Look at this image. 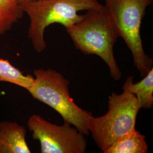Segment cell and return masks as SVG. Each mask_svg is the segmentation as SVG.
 <instances>
[{
    "label": "cell",
    "instance_id": "4",
    "mask_svg": "<svg viewBox=\"0 0 153 153\" xmlns=\"http://www.w3.org/2000/svg\"><path fill=\"white\" fill-rule=\"evenodd\" d=\"M153 0H105L104 7L118 37H121L131 51L134 65L145 76L151 69L153 60L144 51L141 26L146 8Z\"/></svg>",
    "mask_w": 153,
    "mask_h": 153
},
{
    "label": "cell",
    "instance_id": "1",
    "mask_svg": "<svg viewBox=\"0 0 153 153\" xmlns=\"http://www.w3.org/2000/svg\"><path fill=\"white\" fill-rule=\"evenodd\" d=\"M76 49L85 55H96L108 66L114 79L122 73L115 59L114 47L118 37L105 7L88 10L80 22L65 28Z\"/></svg>",
    "mask_w": 153,
    "mask_h": 153
},
{
    "label": "cell",
    "instance_id": "2",
    "mask_svg": "<svg viewBox=\"0 0 153 153\" xmlns=\"http://www.w3.org/2000/svg\"><path fill=\"white\" fill-rule=\"evenodd\" d=\"M30 19L28 37L35 50L41 53L47 47L44 31L49 25L59 23L65 27L82 21V10L99 9L104 6L98 0H35L19 3Z\"/></svg>",
    "mask_w": 153,
    "mask_h": 153
},
{
    "label": "cell",
    "instance_id": "8",
    "mask_svg": "<svg viewBox=\"0 0 153 153\" xmlns=\"http://www.w3.org/2000/svg\"><path fill=\"white\" fill-rule=\"evenodd\" d=\"M123 90L134 95L140 108H151L153 105V68L140 82L133 83V76H128Z\"/></svg>",
    "mask_w": 153,
    "mask_h": 153
},
{
    "label": "cell",
    "instance_id": "12",
    "mask_svg": "<svg viewBox=\"0 0 153 153\" xmlns=\"http://www.w3.org/2000/svg\"><path fill=\"white\" fill-rule=\"evenodd\" d=\"M35 1V0H18L19 3L24 2H27V1Z\"/></svg>",
    "mask_w": 153,
    "mask_h": 153
},
{
    "label": "cell",
    "instance_id": "7",
    "mask_svg": "<svg viewBox=\"0 0 153 153\" xmlns=\"http://www.w3.org/2000/svg\"><path fill=\"white\" fill-rule=\"evenodd\" d=\"M27 130L16 121H0V153H30Z\"/></svg>",
    "mask_w": 153,
    "mask_h": 153
},
{
    "label": "cell",
    "instance_id": "3",
    "mask_svg": "<svg viewBox=\"0 0 153 153\" xmlns=\"http://www.w3.org/2000/svg\"><path fill=\"white\" fill-rule=\"evenodd\" d=\"M34 82L28 88L33 98L55 109L66 121L85 135L89 134L88 124L92 114L77 105L71 96L70 82L53 69L33 71Z\"/></svg>",
    "mask_w": 153,
    "mask_h": 153
},
{
    "label": "cell",
    "instance_id": "11",
    "mask_svg": "<svg viewBox=\"0 0 153 153\" xmlns=\"http://www.w3.org/2000/svg\"><path fill=\"white\" fill-rule=\"evenodd\" d=\"M23 13L18 0H0V36L9 31Z\"/></svg>",
    "mask_w": 153,
    "mask_h": 153
},
{
    "label": "cell",
    "instance_id": "5",
    "mask_svg": "<svg viewBox=\"0 0 153 153\" xmlns=\"http://www.w3.org/2000/svg\"><path fill=\"white\" fill-rule=\"evenodd\" d=\"M141 109L134 94L123 91L112 93L109 97L108 110L105 115L88 121V129L99 148L103 152L119 138L135 128L138 111Z\"/></svg>",
    "mask_w": 153,
    "mask_h": 153
},
{
    "label": "cell",
    "instance_id": "9",
    "mask_svg": "<svg viewBox=\"0 0 153 153\" xmlns=\"http://www.w3.org/2000/svg\"><path fill=\"white\" fill-rule=\"evenodd\" d=\"M148 145L145 136L135 128L116 140L104 153H146Z\"/></svg>",
    "mask_w": 153,
    "mask_h": 153
},
{
    "label": "cell",
    "instance_id": "6",
    "mask_svg": "<svg viewBox=\"0 0 153 153\" xmlns=\"http://www.w3.org/2000/svg\"><path fill=\"white\" fill-rule=\"evenodd\" d=\"M27 126L33 139L38 140L42 153H84L88 142L85 134L64 121L59 126L39 115H31Z\"/></svg>",
    "mask_w": 153,
    "mask_h": 153
},
{
    "label": "cell",
    "instance_id": "10",
    "mask_svg": "<svg viewBox=\"0 0 153 153\" xmlns=\"http://www.w3.org/2000/svg\"><path fill=\"white\" fill-rule=\"evenodd\" d=\"M34 76L25 74L8 60L0 59V83L7 82L27 90L33 85Z\"/></svg>",
    "mask_w": 153,
    "mask_h": 153
}]
</instances>
